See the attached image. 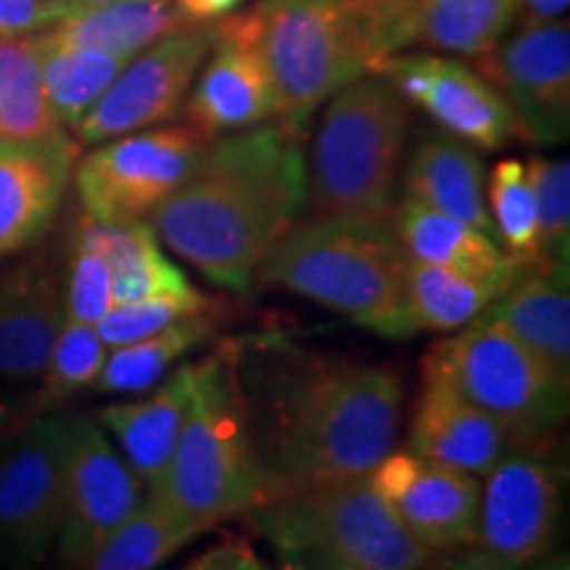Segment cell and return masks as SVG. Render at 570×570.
I'll return each mask as SVG.
<instances>
[{
	"instance_id": "cell-1",
	"label": "cell",
	"mask_w": 570,
	"mask_h": 570,
	"mask_svg": "<svg viewBox=\"0 0 570 570\" xmlns=\"http://www.w3.org/2000/svg\"><path fill=\"white\" fill-rule=\"evenodd\" d=\"M235 377L265 499L365 475L394 446L404 386L386 367L259 338L235 341Z\"/></svg>"
},
{
	"instance_id": "cell-2",
	"label": "cell",
	"mask_w": 570,
	"mask_h": 570,
	"mask_svg": "<svg viewBox=\"0 0 570 570\" xmlns=\"http://www.w3.org/2000/svg\"><path fill=\"white\" fill-rule=\"evenodd\" d=\"M304 198L302 125L275 119L209 140L188 180L151 214V227L206 281L244 296L304 214Z\"/></svg>"
},
{
	"instance_id": "cell-3",
	"label": "cell",
	"mask_w": 570,
	"mask_h": 570,
	"mask_svg": "<svg viewBox=\"0 0 570 570\" xmlns=\"http://www.w3.org/2000/svg\"><path fill=\"white\" fill-rule=\"evenodd\" d=\"M407 267L394 217L306 219L277 240L256 283L327 306L383 338H410Z\"/></svg>"
},
{
	"instance_id": "cell-4",
	"label": "cell",
	"mask_w": 570,
	"mask_h": 570,
	"mask_svg": "<svg viewBox=\"0 0 570 570\" xmlns=\"http://www.w3.org/2000/svg\"><path fill=\"white\" fill-rule=\"evenodd\" d=\"M198 531L244 515L265 499L259 460L235 377V341L202 360V381L159 481L148 489Z\"/></svg>"
},
{
	"instance_id": "cell-5",
	"label": "cell",
	"mask_w": 570,
	"mask_h": 570,
	"mask_svg": "<svg viewBox=\"0 0 570 570\" xmlns=\"http://www.w3.org/2000/svg\"><path fill=\"white\" fill-rule=\"evenodd\" d=\"M244 518L291 570H420L436 558L365 475L262 499Z\"/></svg>"
},
{
	"instance_id": "cell-6",
	"label": "cell",
	"mask_w": 570,
	"mask_h": 570,
	"mask_svg": "<svg viewBox=\"0 0 570 570\" xmlns=\"http://www.w3.org/2000/svg\"><path fill=\"white\" fill-rule=\"evenodd\" d=\"M410 106L383 75L360 77L327 106L306 161V219H391Z\"/></svg>"
},
{
	"instance_id": "cell-7",
	"label": "cell",
	"mask_w": 570,
	"mask_h": 570,
	"mask_svg": "<svg viewBox=\"0 0 570 570\" xmlns=\"http://www.w3.org/2000/svg\"><path fill=\"white\" fill-rule=\"evenodd\" d=\"M233 19L265 61L277 119L304 125L325 98L373 71L348 0H262Z\"/></svg>"
},
{
	"instance_id": "cell-8",
	"label": "cell",
	"mask_w": 570,
	"mask_h": 570,
	"mask_svg": "<svg viewBox=\"0 0 570 570\" xmlns=\"http://www.w3.org/2000/svg\"><path fill=\"white\" fill-rule=\"evenodd\" d=\"M423 373L441 377L473 407L487 412L512 449L544 446L568 417L570 386L489 315L428 348Z\"/></svg>"
},
{
	"instance_id": "cell-9",
	"label": "cell",
	"mask_w": 570,
	"mask_h": 570,
	"mask_svg": "<svg viewBox=\"0 0 570 570\" xmlns=\"http://www.w3.org/2000/svg\"><path fill=\"white\" fill-rule=\"evenodd\" d=\"M560 520L558 470L539 449L515 446L483 475L473 541L449 570H525L550 554Z\"/></svg>"
},
{
	"instance_id": "cell-10",
	"label": "cell",
	"mask_w": 570,
	"mask_h": 570,
	"mask_svg": "<svg viewBox=\"0 0 570 570\" xmlns=\"http://www.w3.org/2000/svg\"><path fill=\"white\" fill-rule=\"evenodd\" d=\"M209 138L185 127H159L111 138L75 164L85 214L106 225L146 223L202 159Z\"/></svg>"
},
{
	"instance_id": "cell-11",
	"label": "cell",
	"mask_w": 570,
	"mask_h": 570,
	"mask_svg": "<svg viewBox=\"0 0 570 570\" xmlns=\"http://www.w3.org/2000/svg\"><path fill=\"white\" fill-rule=\"evenodd\" d=\"M69 415L30 417L0 444V544L30 570L56 550Z\"/></svg>"
},
{
	"instance_id": "cell-12",
	"label": "cell",
	"mask_w": 570,
	"mask_h": 570,
	"mask_svg": "<svg viewBox=\"0 0 570 570\" xmlns=\"http://www.w3.org/2000/svg\"><path fill=\"white\" fill-rule=\"evenodd\" d=\"M214 46V24H185L142 48L75 127L77 140L96 146L122 135L151 130L173 119Z\"/></svg>"
},
{
	"instance_id": "cell-13",
	"label": "cell",
	"mask_w": 570,
	"mask_h": 570,
	"mask_svg": "<svg viewBox=\"0 0 570 570\" xmlns=\"http://www.w3.org/2000/svg\"><path fill=\"white\" fill-rule=\"evenodd\" d=\"M146 497L138 475L92 417L69 415L63 452V508L56 539L59 566L69 568L119 529Z\"/></svg>"
},
{
	"instance_id": "cell-14",
	"label": "cell",
	"mask_w": 570,
	"mask_h": 570,
	"mask_svg": "<svg viewBox=\"0 0 570 570\" xmlns=\"http://www.w3.org/2000/svg\"><path fill=\"white\" fill-rule=\"evenodd\" d=\"M481 75L494 85L515 119V132L533 142H562L570 132L568 21L525 24L508 42L481 56Z\"/></svg>"
},
{
	"instance_id": "cell-15",
	"label": "cell",
	"mask_w": 570,
	"mask_h": 570,
	"mask_svg": "<svg viewBox=\"0 0 570 570\" xmlns=\"http://www.w3.org/2000/svg\"><path fill=\"white\" fill-rule=\"evenodd\" d=\"M365 479L425 550L454 552L473 541L481 499L475 475L417 458L410 449H391Z\"/></svg>"
},
{
	"instance_id": "cell-16",
	"label": "cell",
	"mask_w": 570,
	"mask_h": 570,
	"mask_svg": "<svg viewBox=\"0 0 570 570\" xmlns=\"http://www.w3.org/2000/svg\"><path fill=\"white\" fill-rule=\"evenodd\" d=\"M449 135L497 151L515 135V119L481 71L441 56H394L377 71Z\"/></svg>"
},
{
	"instance_id": "cell-17",
	"label": "cell",
	"mask_w": 570,
	"mask_h": 570,
	"mask_svg": "<svg viewBox=\"0 0 570 570\" xmlns=\"http://www.w3.org/2000/svg\"><path fill=\"white\" fill-rule=\"evenodd\" d=\"M77 142L67 132L48 138H0V259L32 246L67 194Z\"/></svg>"
},
{
	"instance_id": "cell-18",
	"label": "cell",
	"mask_w": 570,
	"mask_h": 570,
	"mask_svg": "<svg viewBox=\"0 0 570 570\" xmlns=\"http://www.w3.org/2000/svg\"><path fill=\"white\" fill-rule=\"evenodd\" d=\"M212 59L188 101V122L204 138L238 132L277 119L269 71L235 19L214 24Z\"/></svg>"
},
{
	"instance_id": "cell-19",
	"label": "cell",
	"mask_w": 570,
	"mask_h": 570,
	"mask_svg": "<svg viewBox=\"0 0 570 570\" xmlns=\"http://www.w3.org/2000/svg\"><path fill=\"white\" fill-rule=\"evenodd\" d=\"M61 323L63 283L48 262L0 269V381H40Z\"/></svg>"
},
{
	"instance_id": "cell-20",
	"label": "cell",
	"mask_w": 570,
	"mask_h": 570,
	"mask_svg": "<svg viewBox=\"0 0 570 570\" xmlns=\"http://www.w3.org/2000/svg\"><path fill=\"white\" fill-rule=\"evenodd\" d=\"M202 381V360L177 365L159 386L148 389V396L135 402L106 404L96 412V423L106 436L117 441L119 454L138 475L146 491L159 481L173 449L180 436L185 417Z\"/></svg>"
},
{
	"instance_id": "cell-21",
	"label": "cell",
	"mask_w": 570,
	"mask_h": 570,
	"mask_svg": "<svg viewBox=\"0 0 570 570\" xmlns=\"http://www.w3.org/2000/svg\"><path fill=\"white\" fill-rule=\"evenodd\" d=\"M407 449L423 460L483 479L512 446L487 412L473 407L441 377L423 373Z\"/></svg>"
},
{
	"instance_id": "cell-22",
	"label": "cell",
	"mask_w": 570,
	"mask_h": 570,
	"mask_svg": "<svg viewBox=\"0 0 570 570\" xmlns=\"http://www.w3.org/2000/svg\"><path fill=\"white\" fill-rule=\"evenodd\" d=\"M483 315L508 327L558 381L570 386L568 265L523 267Z\"/></svg>"
},
{
	"instance_id": "cell-23",
	"label": "cell",
	"mask_w": 570,
	"mask_h": 570,
	"mask_svg": "<svg viewBox=\"0 0 570 570\" xmlns=\"http://www.w3.org/2000/svg\"><path fill=\"white\" fill-rule=\"evenodd\" d=\"M404 198L458 217L491 238L494 225L483 190V164L465 140L454 135H425L404 173Z\"/></svg>"
},
{
	"instance_id": "cell-24",
	"label": "cell",
	"mask_w": 570,
	"mask_h": 570,
	"mask_svg": "<svg viewBox=\"0 0 570 570\" xmlns=\"http://www.w3.org/2000/svg\"><path fill=\"white\" fill-rule=\"evenodd\" d=\"M75 233L90 240L109 262L114 304H135L196 291L183 269L161 252L159 238L148 223L106 225L85 214Z\"/></svg>"
},
{
	"instance_id": "cell-25",
	"label": "cell",
	"mask_w": 570,
	"mask_h": 570,
	"mask_svg": "<svg viewBox=\"0 0 570 570\" xmlns=\"http://www.w3.org/2000/svg\"><path fill=\"white\" fill-rule=\"evenodd\" d=\"M225 320L223 304L214 302L209 309L177 320L151 336L125 346H111L92 389L98 394H146L161 377L173 373L185 356L217 341Z\"/></svg>"
},
{
	"instance_id": "cell-26",
	"label": "cell",
	"mask_w": 570,
	"mask_h": 570,
	"mask_svg": "<svg viewBox=\"0 0 570 570\" xmlns=\"http://www.w3.org/2000/svg\"><path fill=\"white\" fill-rule=\"evenodd\" d=\"M394 227L412 262L470 277H489L518 267V262L510 259L491 235L410 198H404L396 209Z\"/></svg>"
},
{
	"instance_id": "cell-27",
	"label": "cell",
	"mask_w": 570,
	"mask_h": 570,
	"mask_svg": "<svg viewBox=\"0 0 570 570\" xmlns=\"http://www.w3.org/2000/svg\"><path fill=\"white\" fill-rule=\"evenodd\" d=\"M185 24L194 21L185 19L173 0H117L61 19L48 30V38L59 46L96 48L130 61L142 48Z\"/></svg>"
},
{
	"instance_id": "cell-28",
	"label": "cell",
	"mask_w": 570,
	"mask_h": 570,
	"mask_svg": "<svg viewBox=\"0 0 570 570\" xmlns=\"http://www.w3.org/2000/svg\"><path fill=\"white\" fill-rule=\"evenodd\" d=\"M523 265L489 277H470L452 269L412 262L407 267V317L412 333L460 331L481 317L508 291Z\"/></svg>"
},
{
	"instance_id": "cell-29",
	"label": "cell",
	"mask_w": 570,
	"mask_h": 570,
	"mask_svg": "<svg viewBox=\"0 0 570 570\" xmlns=\"http://www.w3.org/2000/svg\"><path fill=\"white\" fill-rule=\"evenodd\" d=\"M515 21V0H407L404 40L433 51L489 53Z\"/></svg>"
},
{
	"instance_id": "cell-30",
	"label": "cell",
	"mask_w": 570,
	"mask_h": 570,
	"mask_svg": "<svg viewBox=\"0 0 570 570\" xmlns=\"http://www.w3.org/2000/svg\"><path fill=\"white\" fill-rule=\"evenodd\" d=\"M198 529L169 512L154 494L109 533L96 550L61 570H156L198 537Z\"/></svg>"
},
{
	"instance_id": "cell-31",
	"label": "cell",
	"mask_w": 570,
	"mask_h": 570,
	"mask_svg": "<svg viewBox=\"0 0 570 570\" xmlns=\"http://www.w3.org/2000/svg\"><path fill=\"white\" fill-rule=\"evenodd\" d=\"M63 132L42 88V35L0 38V138Z\"/></svg>"
},
{
	"instance_id": "cell-32",
	"label": "cell",
	"mask_w": 570,
	"mask_h": 570,
	"mask_svg": "<svg viewBox=\"0 0 570 570\" xmlns=\"http://www.w3.org/2000/svg\"><path fill=\"white\" fill-rule=\"evenodd\" d=\"M119 56L96 48L59 46L42 32V88L61 127H77L125 67Z\"/></svg>"
},
{
	"instance_id": "cell-33",
	"label": "cell",
	"mask_w": 570,
	"mask_h": 570,
	"mask_svg": "<svg viewBox=\"0 0 570 570\" xmlns=\"http://www.w3.org/2000/svg\"><path fill=\"white\" fill-rule=\"evenodd\" d=\"M109 346L96 325L63 317L42 370L40 394H35V415L67 402L69 396L96 386Z\"/></svg>"
},
{
	"instance_id": "cell-34",
	"label": "cell",
	"mask_w": 570,
	"mask_h": 570,
	"mask_svg": "<svg viewBox=\"0 0 570 570\" xmlns=\"http://www.w3.org/2000/svg\"><path fill=\"white\" fill-rule=\"evenodd\" d=\"M491 225L502 240V252L518 265H539V219L529 169L518 159H502L491 169L489 180Z\"/></svg>"
},
{
	"instance_id": "cell-35",
	"label": "cell",
	"mask_w": 570,
	"mask_h": 570,
	"mask_svg": "<svg viewBox=\"0 0 570 570\" xmlns=\"http://www.w3.org/2000/svg\"><path fill=\"white\" fill-rule=\"evenodd\" d=\"M525 169L537 198L539 265H570V164L533 156Z\"/></svg>"
},
{
	"instance_id": "cell-36",
	"label": "cell",
	"mask_w": 570,
	"mask_h": 570,
	"mask_svg": "<svg viewBox=\"0 0 570 570\" xmlns=\"http://www.w3.org/2000/svg\"><path fill=\"white\" fill-rule=\"evenodd\" d=\"M212 304L214 298H209L198 288L183 296H159L148 298V302L114 304L96 327L109 348L125 346L132 344V341L151 336V333L177 323V320L209 309Z\"/></svg>"
},
{
	"instance_id": "cell-37",
	"label": "cell",
	"mask_w": 570,
	"mask_h": 570,
	"mask_svg": "<svg viewBox=\"0 0 570 570\" xmlns=\"http://www.w3.org/2000/svg\"><path fill=\"white\" fill-rule=\"evenodd\" d=\"M114 306L111 267L90 240L75 233L71 238V265L63 285V317L75 323L98 325Z\"/></svg>"
},
{
	"instance_id": "cell-38",
	"label": "cell",
	"mask_w": 570,
	"mask_h": 570,
	"mask_svg": "<svg viewBox=\"0 0 570 570\" xmlns=\"http://www.w3.org/2000/svg\"><path fill=\"white\" fill-rule=\"evenodd\" d=\"M180 570H273L259 552L254 550L252 541L240 537H223L190 558Z\"/></svg>"
},
{
	"instance_id": "cell-39",
	"label": "cell",
	"mask_w": 570,
	"mask_h": 570,
	"mask_svg": "<svg viewBox=\"0 0 570 570\" xmlns=\"http://www.w3.org/2000/svg\"><path fill=\"white\" fill-rule=\"evenodd\" d=\"M61 21L46 0H0V38L51 30Z\"/></svg>"
},
{
	"instance_id": "cell-40",
	"label": "cell",
	"mask_w": 570,
	"mask_h": 570,
	"mask_svg": "<svg viewBox=\"0 0 570 570\" xmlns=\"http://www.w3.org/2000/svg\"><path fill=\"white\" fill-rule=\"evenodd\" d=\"M30 417H35V396L0 386V433L21 428Z\"/></svg>"
},
{
	"instance_id": "cell-41",
	"label": "cell",
	"mask_w": 570,
	"mask_h": 570,
	"mask_svg": "<svg viewBox=\"0 0 570 570\" xmlns=\"http://www.w3.org/2000/svg\"><path fill=\"white\" fill-rule=\"evenodd\" d=\"M244 0H175V6L188 21L209 24L214 19H223L227 13L238 9Z\"/></svg>"
},
{
	"instance_id": "cell-42",
	"label": "cell",
	"mask_w": 570,
	"mask_h": 570,
	"mask_svg": "<svg viewBox=\"0 0 570 570\" xmlns=\"http://www.w3.org/2000/svg\"><path fill=\"white\" fill-rule=\"evenodd\" d=\"M568 3L570 0H515V19H520V27L541 24L566 13Z\"/></svg>"
},
{
	"instance_id": "cell-43",
	"label": "cell",
	"mask_w": 570,
	"mask_h": 570,
	"mask_svg": "<svg viewBox=\"0 0 570 570\" xmlns=\"http://www.w3.org/2000/svg\"><path fill=\"white\" fill-rule=\"evenodd\" d=\"M46 3L51 6V9L59 13L61 19H67V17H75V13L98 9V6L117 3V0H46Z\"/></svg>"
},
{
	"instance_id": "cell-44",
	"label": "cell",
	"mask_w": 570,
	"mask_h": 570,
	"mask_svg": "<svg viewBox=\"0 0 570 570\" xmlns=\"http://www.w3.org/2000/svg\"><path fill=\"white\" fill-rule=\"evenodd\" d=\"M525 570H570V562H568V558H554V560L544 558L541 562H537V566H531Z\"/></svg>"
},
{
	"instance_id": "cell-45",
	"label": "cell",
	"mask_w": 570,
	"mask_h": 570,
	"mask_svg": "<svg viewBox=\"0 0 570 570\" xmlns=\"http://www.w3.org/2000/svg\"><path fill=\"white\" fill-rule=\"evenodd\" d=\"M0 562H3V566H9V568H19V570H27V568H21V566H19V562H17V560H13L9 552H6V547H3V544H0Z\"/></svg>"
},
{
	"instance_id": "cell-46",
	"label": "cell",
	"mask_w": 570,
	"mask_h": 570,
	"mask_svg": "<svg viewBox=\"0 0 570 570\" xmlns=\"http://www.w3.org/2000/svg\"><path fill=\"white\" fill-rule=\"evenodd\" d=\"M420 570H449V568H446V566H441V568H439L436 562H428V566H425V568H420Z\"/></svg>"
},
{
	"instance_id": "cell-47",
	"label": "cell",
	"mask_w": 570,
	"mask_h": 570,
	"mask_svg": "<svg viewBox=\"0 0 570 570\" xmlns=\"http://www.w3.org/2000/svg\"><path fill=\"white\" fill-rule=\"evenodd\" d=\"M0 570H19V568H0Z\"/></svg>"
},
{
	"instance_id": "cell-48",
	"label": "cell",
	"mask_w": 570,
	"mask_h": 570,
	"mask_svg": "<svg viewBox=\"0 0 570 570\" xmlns=\"http://www.w3.org/2000/svg\"><path fill=\"white\" fill-rule=\"evenodd\" d=\"M277 570H291V568H285V566H281V568H277Z\"/></svg>"
},
{
	"instance_id": "cell-49",
	"label": "cell",
	"mask_w": 570,
	"mask_h": 570,
	"mask_svg": "<svg viewBox=\"0 0 570 570\" xmlns=\"http://www.w3.org/2000/svg\"><path fill=\"white\" fill-rule=\"evenodd\" d=\"M0 568H9V566H3V562H0Z\"/></svg>"
}]
</instances>
